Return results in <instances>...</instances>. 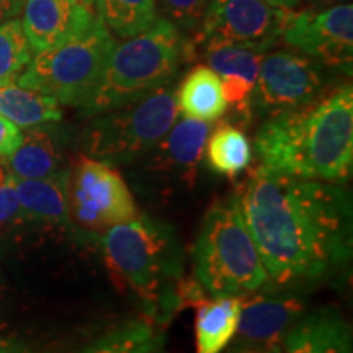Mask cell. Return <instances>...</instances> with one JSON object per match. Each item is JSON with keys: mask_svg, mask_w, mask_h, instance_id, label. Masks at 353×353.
Masks as SVG:
<instances>
[{"mask_svg": "<svg viewBox=\"0 0 353 353\" xmlns=\"http://www.w3.org/2000/svg\"><path fill=\"white\" fill-rule=\"evenodd\" d=\"M20 208L30 218L64 223L68 214V172H57L44 179H15Z\"/></svg>", "mask_w": 353, "mask_h": 353, "instance_id": "19", "label": "cell"}, {"mask_svg": "<svg viewBox=\"0 0 353 353\" xmlns=\"http://www.w3.org/2000/svg\"><path fill=\"white\" fill-rule=\"evenodd\" d=\"M21 139L23 132L20 131V128L0 114V156L10 157L21 144Z\"/></svg>", "mask_w": 353, "mask_h": 353, "instance_id": "28", "label": "cell"}, {"mask_svg": "<svg viewBox=\"0 0 353 353\" xmlns=\"http://www.w3.org/2000/svg\"><path fill=\"white\" fill-rule=\"evenodd\" d=\"M280 38L316 63L350 72L353 59V6L337 3L322 10H290Z\"/></svg>", "mask_w": 353, "mask_h": 353, "instance_id": "10", "label": "cell"}, {"mask_svg": "<svg viewBox=\"0 0 353 353\" xmlns=\"http://www.w3.org/2000/svg\"><path fill=\"white\" fill-rule=\"evenodd\" d=\"M21 211L19 196H17L13 176L8 175L7 180L0 185V226H6Z\"/></svg>", "mask_w": 353, "mask_h": 353, "instance_id": "27", "label": "cell"}, {"mask_svg": "<svg viewBox=\"0 0 353 353\" xmlns=\"http://www.w3.org/2000/svg\"><path fill=\"white\" fill-rule=\"evenodd\" d=\"M83 2H87V3H94L95 0H83Z\"/></svg>", "mask_w": 353, "mask_h": 353, "instance_id": "35", "label": "cell"}, {"mask_svg": "<svg viewBox=\"0 0 353 353\" xmlns=\"http://www.w3.org/2000/svg\"><path fill=\"white\" fill-rule=\"evenodd\" d=\"M288 12L265 0H211L198 39H218L267 52L281 37Z\"/></svg>", "mask_w": 353, "mask_h": 353, "instance_id": "11", "label": "cell"}, {"mask_svg": "<svg viewBox=\"0 0 353 353\" xmlns=\"http://www.w3.org/2000/svg\"><path fill=\"white\" fill-rule=\"evenodd\" d=\"M95 19L83 0H26L21 25L32 50L39 52L82 34Z\"/></svg>", "mask_w": 353, "mask_h": 353, "instance_id": "14", "label": "cell"}, {"mask_svg": "<svg viewBox=\"0 0 353 353\" xmlns=\"http://www.w3.org/2000/svg\"><path fill=\"white\" fill-rule=\"evenodd\" d=\"M32 46L19 19L0 23V85L13 83L32 61Z\"/></svg>", "mask_w": 353, "mask_h": 353, "instance_id": "25", "label": "cell"}, {"mask_svg": "<svg viewBox=\"0 0 353 353\" xmlns=\"http://www.w3.org/2000/svg\"><path fill=\"white\" fill-rule=\"evenodd\" d=\"M192 255L195 278L211 296H245L268 281L236 195L206 211Z\"/></svg>", "mask_w": 353, "mask_h": 353, "instance_id": "5", "label": "cell"}, {"mask_svg": "<svg viewBox=\"0 0 353 353\" xmlns=\"http://www.w3.org/2000/svg\"><path fill=\"white\" fill-rule=\"evenodd\" d=\"M99 19L121 38H132L156 21L157 0H97Z\"/></svg>", "mask_w": 353, "mask_h": 353, "instance_id": "24", "label": "cell"}, {"mask_svg": "<svg viewBox=\"0 0 353 353\" xmlns=\"http://www.w3.org/2000/svg\"><path fill=\"white\" fill-rule=\"evenodd\" d=\"M234 195L268 281L306 285L350 263L352 195L342 183L299 179L257 165Z\"/></svg>", "mask_w": 353, "mask_h": 353, "instance_id": "1", "label": "cell"}, {"mask_svg": "<svg viewBox=\"0 0 353 353\" xmlns=\"http://www.w3.org/2000/svg\"><path fill=\"white\" fill-rule=\"evenodd\" d=\"M241 353H255V352H241Z\"/></svg>", "mask_w": 353, "mask_h": 353, "instance_id": "36", "label": "cell"}, {"mask_svg": "<svg viewBox=\"0 0 353 353\" xmlns=\"http://www.w3.org/2000/svg\"><path fill=\"white\" fill-rule=\"evenodd\" d=\"M306 304L291 293H262L242 296L239 324L232 337L231 353H276L293 329Z\"/></svg>", "mask_w": 353, "mask_h": 353, "instance_id": "12", "label": "cell"}, {"mask_svg": "<svg viewBox=\"0 0 353 353\" xmlns=\"http://www.w3.org/2000/svg\"><path fill=\"white\" fill-rule=\"evenodd\" d=\"M68 214L85 231L105 232L139 213L120 172L97 159L81 156L68 172Z\"/></svg>", "mask_w": 353, "mask_h": 353, "instance_id": "8", "label": "cell"}, {"mask_svg": "<svg viewBox=\"0 0 353 353\" xmlns=\"http://www.w3.org/2000/svg\"><path fill=\"white\" fill-rule=\"evenodd\" d=\"M307 8H312V10H322V8H327L332 6H337L342 0H306Z\"/></svg>", "mask_w": 353, "mask_h": 353, "instance_id": "30", "label": "cell"}, {"mask_svg": "<svg viewBox=\"0 0 353 353\" xmlns=\"http://www.w3.org/2000/svg\"><path fill=\"white\" fill-rule=\"evenodd\" d=\"M0 114L19 128H30L61 121L63 110L52 97L7 83L0 85Z\"/></svg>", "mask_w": 353, "mask_h": 353, "instance_id": "21", "label": "cell"}, {"mask_svg": "<svg viewBox=\"0 0 353 353\" xmlns=\"http://www.w3.org/2000/svg\"><path fill=\"white\" fill-rule=\"evenodd\" d=\"M175 100L179 112L196 121H216L228 110L221 79L206 65H196L190 70L179 88H175Z\"/></svg>", "mask_w": 353, "mask_h": 353, "instance_id": "17", "label": "cell"}, {"mask_svg": "<svg viewBox=\"0 0 353 353\" xmlns=\"http://www.w3.org/2000/svg\"><path fill=\"white\" fill-rule=\"evenodd\" d=\"M205 43V57L221 79L224 99L237 108L241 118L250 120L249 99L257 82L265 52L218 39H208Z\"/></svg>", "mask_w": 353, "mask_h": 353, "instance_id": "15", "label": "cell"}, {"mask_svg": "<svg viewBox=\"0 0 353 353\" xmlns=\"http://www.w3.org/2000/svg\"><path fill=\"white\" fill-rule=\"evenodd\" d=\"M211 132L210 123L183 118L174 123L169 132L151 152L144 174H152L164 187H192L205 154L206 141Z\"/></svg>", "mask_w": 353, "mask_h": 353, "instance_id": "13", "label": "cell"}, {"mask_svg": "<svg viewBox=\"0 0 353 353\" xmlns=\"http://www.w3.org/2000/svg\"><path fill=\"white\" fill-rule=\"evenodd\" d=\"M260 164L280 174L343 183L353 169V90L350 83L327 95L268 117L255 132Z\"/></svg>", "mask_w": 353, "mask_h": 353, "instance_id": "2", "label": "cell"}, {"mask_svg": "<svg viewBox=\"0 0 353 353\" xmlns=\"http://www.w3.org/2000/svg\"><path fill=\"white\" fill-rule=\"evenodd\" d=\"M267 3H270L272 7L278 8H286V10H291V8L298 7L303 0H265Z\"/></svg>", "mask_w": 353, "mask_h": 353, "instance_id": "31", "label": "cell"}, {"mask_svg": "<svg viewBox=\"0 0 353 353\" xmlns=\"http://www.w3.org/2000/svg\"><path fill=\"white\" fill-rule=\"evenodd\" d=\"M23 8V0H0V23L15 19Z\"/></svg>", "mask_w": 353, "mask_h": 353, "instance_id": "29", "label": "cell"}, {"mask_svg": "<svg viewBox=\"0 0 353 353\" xmlns=\"http://www.w3.org/2000/svg\"><path fill=\"white\" fill-rule=\"evenodd\" d=\"M175 88L170 82L143 99L92 117L83 131L87 156L118 165L151 152L176 121Z\"/></svg>", "mask_w": 353, "mask_h": 353, "instance_id": "7", "label": "cell"}, {"mask_svg": "<svg viewBox=\"0 0 353 353\" xmlns=\"http://www.w3.org/2000/svg\"><path fill=\"white\" fill-rule=\"evenodd\" d=\"M114 46L110 30L97 17L82 34L32 57L17 82L59 105L81 108L99 87Z\"/></svg>", "mask_w": 353, "mask_h": 353, "instance_id": "6", "label": "cell"}, {"mask_svg": "<svg viewBox=\"0 0 353 353\" xmlns=\"http://www.w3.org/2000/svg\"><path fill=\"white\" fill-rule=\"evenodd\" d=\"M101 245L114 280L148 303L149 319L164 324L180 311L176 290L183 278V252L170 224L138 214L107 229Z\"/></svg>", "mask_w": 353, "mask_h": 353, "instance_id": "3", "label": "cell"}, {"mask_svg": "<svg viewBox=\"0 0 353 353\" xmlns=\"http://www.w3.org/2000/svg\"><path fill=\"white\" fill-rule=\"evenodd\" d=\"M156 353H161V352H156Z\"/></svg>", "mask_w": 353, "mask_h": 353, "instance_id": "37", "label": "cell"}, {"mask_svg": "<svg viewBox=\"0 0 353 353\" xmlns=\"http://www.w3.org/2000/svg\"><path fill=\"white\" fill-rule=\"evenodd\" d=\"M7 162H3V157L0 156V185L7 180Z\"/></svg>", "mask_w": 353, "mask_h": 353, "instance_id": "33", "label": "cell"}, {"mask_svg": "<svg viewBox=\"0 0 353 353\" xmlns=\"http://www.w3.org/2000/svg\"><path fill=\"white\" fill-rule=\"evenodd\" d=\"M20 345H17V343H12V342H7V341H0V353H13L17 350H20Z\"/></svg>", "mask_w": 353, "mask_h": 353, "instance_id": "32", "label": "cell"}, {"mask_svg": "<svg viewBox=\"0 0 353 353\" xmlns=\"http://www.w3.org/2000/svg\"><path fill=\"white\" fill-rule=\"evenodd\" d=\"M242 296H213L196 306V353H221L239 324Z\"/></svg>", "mask_w": 353, "mask_h": 353, "instance_id": "18", "label": "cell"}, {"mask_svg": "<svg viewBox=\"0 0 353 353\" xmlns=\"http://www.w3.org/2000/svg\"><path fill=\"white\" fill-rule=\"evenodd\" d=\"M325 79L321 64L291 51L263 56L259 77L249 99L250 118L273 117L309 105L322 95Z\"/></svg>", "mask_w": 353, "mask_h": 353, "instance_id": "9", "label": "cell"}, {"mask_svg": "<svg viewBox=\"0 0 353 353\" xmlns=\"http://www.w3.org/2000/svg\"><path fill=\"white\" fill-rule=\"evenodd\" d=\"M276 353H353L350 322L335 307L306 311Z\"/></svg>", "mask_w": 353, "mask_h": 353, "instance_id": "16", "label": "cell"}, {"mask_svg": "<svg viewBox=\"0 0 353 353\" xmlns=\"http://www.w3.org/2000/svg\"><path fill=\"white\" fill-rule=\"evenodd\" d=\"M206 159L211 170L236 176L249 169L254 152L245 132L229 121L219 123L206 141Z\"/></svg>", "mask_w": 353, "mask_h": 353, "instance_id": "22", "label": "cell"}, {"mask_svg": "<svg viewBox=\"0 0 353 353\" xmlns=\"http://www.w3.org/2000/svg\"><path fill=\"white\" fill-rule=\"evenodd\" d=\"M13 353H26L23 348H20V350H17V352H13Z\"/></svg>", "mask_w": 353, "mask_h": 353, "instance_id": "34", "label": "cell"}, {"mask_svg": "<svg viewBox=\"0 0 353 353\" xmlns=\"http://www.w3.org/2000/svg\"><path fill=\"white\" fill-rule=\"evenodd\" d=\"M193 48L179 26L159 17L143 33L114 46L99 87L81 112L83 117L120 108L174 82Z\"/></svg>", "mask_w": 353, "mask_h": 353, "instance_id": "4", "label": "cell"}, {"mask_svg": "<svg viewBox=\"0 0 353 353\" xmlns=\"http://www.w3.org/2000/svg\"><path fill=\"white\" fill-rule=\"evenodd\" d=\"M165 19L180 30H200L211 0H159Z\"/></svg>", "mask_w": 353, "mask_h": 353, "instance_id": "26", "label": "cell"}, {"mask_svg": "<svg viewBox=\"0 0 353 353\" xmlns=\"http://www.w3.org/2000/svg\"><path fill=\"white\" fill-rule=\"evenodd\" d=\"M59 144L46 128H33L23 134L21 144L8 157V169L15 179H44L59 172Z\"/></svg>", "mask_w": 353, "mask_h": 353, "instance_id": "20", "label": "cell"}, {"mask_svg": "<svg viewBox=\"0 0 353 353\" xmlns=\"http://www.w3.org/2000/svg\"><path fill=\"white\" fill-rule=\"evenodd\" d=\"M162 329L149 317L130 319L108 330L81 353H156L162 350Z\"/></svg>", "mask_w": 353, "mask_h": 353, "instance_id": "23", "label": "cell"}]
</instances>
